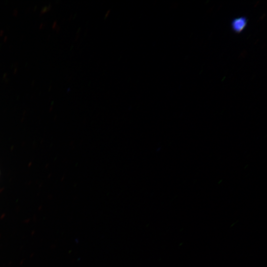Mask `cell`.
<instances>
[{
	"label": "cell",
	"mask_w": 267,
	"mask_h": 267,
	"mask_svg": "<svg viewBox=\"0 0 267 267\" xmlns=\"http://www.w3.org/2000/svg\"><path fill=\"white\" fill-rule=\"evenodd\" d=\"M248 19L245 16H240L233 18L231 21V28L235 33H240L246 28Z\"/></svg>",
	"instance_id": "cell-1"
}]
</instances>
